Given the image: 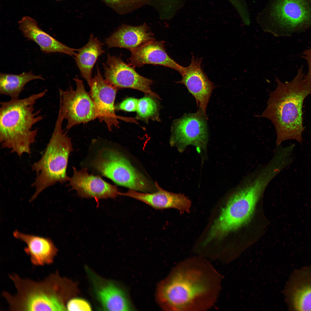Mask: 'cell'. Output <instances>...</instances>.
<instances>
[{
  "instance_id": "6da1fadb",
  "label": "cell",
  "mask_w": 311,
  "mask_h": 311,
  "mask_svg": "<svg viewBox=\"0 0 311 311\" xmlns=\"http://www.w3.org/2000/svg\"><path fill=\"white\" fill-rule=\"evenodd\" d=\"M221 280L220 275L205 258H188L159 283L157 301L166 310H207L217 300Z\"/></svg>"
},
{
  "instance_id": "7a4b0ae2",
  "label": "cell",
  "mask_w": 311,
  "mask_h": 311,
  "mask_svg": "<svg viewBox=\"0 0 311 311\" xmlns=\"http://www.w3.org/2000/svg\"><path fill=\"white\" fill-rule=\"evenodd\" d=\"M303 67L291 81L283 83L276 78L277 86L270 92L267 106L260 115L255 116L269 120L276 134V147L283 141L295 140L302 142V107L304 100L311 94V83L306 80Z\"/></svg>"
},
{
  "instance_id": "3957f363",
  "label": "cell",
  "mask_w": 311,
  "mask_h": 311,
  "mask_svg": "<svg viewBox=\"0 0 311 311\" xmlns=\"http://www.w3.org/2000/svg\"><path fill=\"white\" fill-rule=\"evenodd\" d=\"M47 89L22 99H11L1 102L0 107V142L20 156L30 154L31 146L35 140L37 129L33 126L41 121L40 111H35V105L43 97Z\"/></svg>"
},
{
  "instance_id": "277c9868",
  "label": "cell",
  "mask_w": 311,
  "mask_h": 311,
  "mask_svg": "<svg viewBox=\"0 0 311 311\" xmlns=\"http://www.w3.org/2000/svg\"><path fill=\"white\" fill-rule=\"evenodd\" d=\"M16 293L13 295L4 291L2 296L12 311H65L68 297V281L58 272L43 280L36 281L23 278L14 273L9 275Z\"/></svg>"
},
{
  "instance_id": "5b68a950",
  "label": "cell",
  "mask_w": 311,
  "mask_h": 311,
  "mask_svg": "<svg viewBox=\"0 0 311 311\" xmlns=\"http://www.w3.org/2000/svg\"><path fill=\"white\" fill-rule=\"evenodd\" d=\"M271 181L261 172L251 173L238 186L215 221L204 243L220 238L246 223L258 200Z\"/></svg>"
},
{
  "instance_id": "8992f818",
  "label": "cell",
  "mask_w": 311,
  "mask_h": 311,
  "mask_svg": "<svg viewBox=\"0 0 311 311\" xmlns=\"http://www.w3.org/2000/svg\"><path fill=\"white\" fill-rule=\"evenodd\" d=\"M64 119L59 110L54 128L44 152L41 158L32 165L36 173L35 181L32 184L35 192L31 201L47 188L57 183L69 181L67 174L68 160L73 150L71 139L62 128Z\"/></svg>"
},
{
  "instance_id": "52a82bcc",
  "label": "cell",
  "mask_w": 311,
  "mask_h": 311,
  "mask_svg": "<svg viewBox=\"0 0 311 311\" xmlns=\"http://www.w3.org/2000/svg\"><path fill=\"white\" fill-rule=\"evenodd\" d=\"M311 4L306 0H270L257 20L276 35L311 27Z\"/></svg>"
},
{
  "instance_id": "ba28073f",
  "label": "cell",
  "mask_w": 311,
  "mask_h": 311,
  "mask_svg": "<svg viewBox=\"0 0 311 311\" xmlns=\"http://www.w3.org/2000/svg\"><path fill=\"white\" fill-rule=\"evenodd\" d=\"M92 165L102 175L117 185L130 189L147 192L152 188L149 182L119 152L108 148L101 149Z\"/></svg>"
},
{
  "instance_id": "9c48e42d",
  "label": "cell",
  "mask_w": 311,
  "mask_h": 311,
  "mask_svg": "<svg viewBox=\"0 0 311 311\" xmlns=\"http://www.w3.org/2000/svg\"><path fill=\"white\" fill-rule=\"evenodd\" d=\"M76 88L70 86L66 90L59 89L60 106L62 116L67 120L65 129L87 123L98 117L95 105L85 88L83 81L77 76L74 79Z\"/></svg>"
},
{
  "instance_id": "30bf717a",
  "label": "cell",
  "mask_w": 311,
  "mask_h": 311,
  "mask_svg": "<svg viewBox=\"0 0 311 311\" xmlns=\"http://www.w3.org/2000/svg\"><path fill=\"white\" fill-rule=\"evenodd\" d=\"M171 129L170 143L180 152L190 145L200 151L205 150L208 136L206 117L200 109L175 120Z\"/></svg>"
},
{
  "instance_id": "8fae6325",
  "label": "cell",
  "mask_w": 311,
  "mask_h": 311,
  "mask_svg": "<svg viewBox=\"0 0 311 311\" xmlns=\"http://www.w3.org/2000/svg\"><path fill=\"white\" fill-rule=\"evenodd\" d=\"M104 69L105 79L117 88L136 90L160 99L151 88L153 81L140 75L134 67L125 63L120 57L108 54Z\"/></svg>"
},
{
  "instance_id": "7c38bea8",
  "label": "cell",
  "mask_w": 311,
  "mask_h": 311,
  "mask_svg": "<svg viewBox=\"0 0 311 311\" xmlns=\"http://www.w3.org/2000/svg\"><path fill=\"white\" fill-rule=\"evenodd\" d=\"M89 86V94L95 105L97 118L100 122H104L110 131L114 127H118L119 122L114 105L118 88L103 78L98 68Z\"/></svg>"
},
{
  "instance_id": "4fadbf2b",
  "label": "cell",
  "mask_w": 311,
  "mask_h": 311,
  "mask_svg": "<svg viewBox=\"0 0 311 311\" xmlns=\"http://www.w3.org/2000/svg\"><path fill=\"white\" fill-rule=\"evenodd\" d=\"M73 175L69 185L76 190L78 196L93 198L96 201L101 199L115 198L120 193L116 187L106 182L100 176L90 174L87 169L77 170L73 167Z\"/></svg>"
},
{
  "instance_id": "5bb4252c",
  "label": "cell",
  "mask_w": 311,
  "mask_h": 311,
  "mask_svg": "<svg viewBox=\"0 0 311 311\" xmlns=\"http://www.w3.org/2000/svg\"><path fill=\"white\" fill-rule=\"evenodd\" d=\"M201 60L192 56L190 64L184 67L181 80L177 82L186 86L194 97L197 105L206 115V109L215 86L201 67Z\"/></svg>"
},
{
  "instance_id": "9a60e30c",
  "label": "cell",
  "mask_w": 311,
  "mask_h": 311,
  "mask_svg": "<svg viewBox=\"0 0 311 311\" xmlns=\"http://www.w3.org/2000/svg\"><path fill=\"white\" fill-rule=\"evenodd\" d=\"M288 306L293 311H311V266L293 273L286 289Z\"/></svg>"
},
{
  "instance_id": "2e32d148",
  "label": "cell",
  "mask_w": 311,
  "mask_h": 311,
  "mask_svg": "<svg viewBox=\"0 0 311 311\" xmlns=\"http://www.w3.org/2000/svg\"><path fill=\"white\" fill-rule=\"evenodd\" d=\"M129 65L133 67H141L145 64L160 65L174 69L181 75L184 67L177 63L167 54L164 41L155 40L130 51Z\"/></svg>"
},
{
  "instance_id": "e0dca14e",
  "label": "cell",
  "mask_w": 311,
  "mask_h": 311,
  "mask_svg": "<svg viewBox=\"0 0 311 311\" xmlns=\"http://www.w3.org/2000/svg\"><path fill=\"white\" fill-rule=\"evenodd\" d=\"M157 191L152 193H144L129 189L127 192L121 193L120 195L136 199L156 209L174 208L181 212H189L191 202L184 195L170 192L161 188L156 182Z\"/></svg>"
},
{
  "instance_id": "ac0fdd59",
  "label": "cell",
  "mask_w": 311,
  "mask_h": 311,
  "mask_svg": "<svg viewBox=\"0 0 311 311\" xmlns=\"http://www.w3.org/2000/svg\"><path fill=\"white\" fill-rule=\"evenodd\" d=\"M18 24L24 37L35 42L43 52L63 53L74 58L76 55L75 51L77 49L69 47L43 31L35 20L31 17L24 16Z\"/></svg>"
},
{
  "instance_id": "d6986e66",
  "label": "cell",
  "mask_w": 311,
  "mask_h": 311,
  "mask_svg": "<svg viewBox=\"0 0 311 311\" xmlns=\"http://www.w3.org/2000/svg\"><path fill=\"white\" fill-rule=\"evenodd\" d=\"M13 235L15 238L26 243L27 246L24 251L30 256L33 265L43 266L53 263L58 250L50 238L22 233L17 230Z\"/></svg>"
},
{
  "instance_id": "ffe728a7",
  "label": "cell",
  "mask_w": 311,
  "mask_h": 311,
  "mask_svg": "<svg viewBox=\"0 0 311 311\" xmlns=\"http://www.w3.org/2000/svg\"><path fill=\"white\" fill-rule=\"evenodd\" d=\"M99 281L96 282V284H94V290L97 298L104 310H134L128 293L125 290L113 282Z\"/></svg>"
},
{
  "instance_id": "44dd1931",
  "label": "cell",
  "mask_w": 311,
  "mask_h": 311,
  "mask_svg": "<svg viewBox=\"0 0 311 311\" xmlns=\"http://www.w3.org/2000/svg\"><path fill=\"white\" fill-rule=\"evenodd\" d=\"M152 33L145 24L137 26L124 25L105 41L109 48H124L130 51L154 40Z\"/></svg>"
},
{
  "instance_id": "7402d4cb",
  "label": "cell",
  "mask_w": 311,
  "mask_h": 311,
  "mask_svg": "<svg viewBox=\"0 0 311 311\" xmlns=\"http://www.w3.org/2000/svg\"><path fill=\"white\" fill-rule=\"evenodd\" d=\"M77 53L74 57L82 77L89 85L92 77L94 66L99 56L104 52L103 44L92 35L85 45L77 49Z\"/></svg>"
},
{
  "instance_id": "603a6c76",
  "label": "cell",
  "mask_w": 311,
  "mask_h": 311,
  "mask_svg": "<svg viewBox=\"0 0 311 311\" xmlns=\"http://www.w3.org/2000/svg\"><path fill=\"white\" fill-rule=\"evenodd\" d=\"M36 79L43 80L44 78L41 75H35L32 71L20 74L0 73V93L11 99L19 98L26 85Z\"/></svg>"
},
{
  "instance_id": "cb8c5ba5",
  "label": "cell",
  "mask_w": 311,
  "mask_h": 311,
  "mask_svg": "<svg viewBox=\"0 0 311 311\" xmlns=\"http://www.w3.org/2000/svg\"><path fill=\"white\" fill-rule=\"evenodd\" d=\"M154 98H156L147 94L139 99L136 111L137 119L147 121L149 119L159 121L158 104Z\"/></svg>"
},
{
  "instance_id": "d4e9b609",
  "label": "cell",
  "mask_w": 311,
  "mask_h": 311,
  "mask_svg": "<svg viewBox=\"0 0 311 311\" xmlns=\"http://www.w3.org/2000/svg\"><path fill=\"white\" fill-rule=\"evenodd\" d=\"M67 310L69 311H91V307L89 303L85 299L80 298H74L70 300L67 304Z\"/></svg>"
},
{
  "instance_id": "484cf974",
  "label": "cell",
  "mask_w": 311,
  "mask_h": 311,
  "mask_svg": "<svg viewBox=\"0 0 311 311\" xmlns=\"http://www.w3.org/2000/svg\"><path fill=\"white\" fill-rule=\"evenodd\" d=\"M139 99L134 98H126L115 107V109L128 112L136 111Z\"/></svg>"
},
{
  "instance_id": "4316f807",
  "label": "cell",
  "mask_w": 311,
  "mask_h": 311,
  "mask_svg": "<svg viewBox=\"0 0 311 311\" xmlns=\"http://www.w3.org/2000/svg\"><path fill=\"white\" fill-rule=\"evenodd\" d=\"M303 54V57L306 60L308 65V72L304 78L306 81L311 83V48L304 51Z\"/></svg>"
},
{
  "instance_id": "83f0119b",
  "label": "cell",
  "mask_w": 311,
  "mask_h": 311,
  "mask_svg": "<svg viewBox=\"0 0 311 311\" xmlns=\"http://www.w3.org/2000/svg\"><path fill=\"white\" fill-rule=\"evenodd\" d=\"M106 2L111 4L127 6L131 4L135 0H105Z\"/></svg>"
},
{
  "instance_id": "f1b7e54d",
  "label": "cell",
  "mask_w": 311,
  "mask_h": 311,
  "mask_svg": "<svg viewBox=\"0 0 311 311\" xmlns=\"http://www.w3.org/2000/svg\"><path fill=\"white\" fill-rule=\"evenodd\" d=\"M238 0H231V1L233 3H234L236 2Z\"/></svg>"
},
{
  "instance_id": "f546056e",
  "label": "cell",
  "mask_w": 311,
  "mask_h": 311,
  "mask_svg": "<svg viewBox=\"0 0 311 311\" xmlns=\"http://www.w3.org/2000/svg\"><path fill=\"white\" fill-rule=\"evenodd\" d=\"M306 0L307 1H308L310 4H311V0Z\"/></svg>"
},
{
  "instance_id": "4dcf8cb0",
  "label": "cell",
  "mask_w": 311,
  "mask_h": 311,
  "mask_svg": "<svg viewBox=\"0 0 311 311\" xmlns=\"http://www.w3.org/2000/svg\"></svg>"
}]
</instances>
